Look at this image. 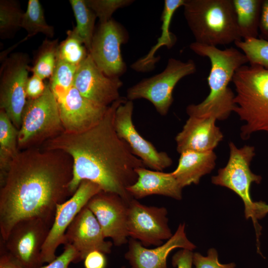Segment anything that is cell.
<instances>
[{"mask_svg":"<svg viewBox=\"0 0 268 268\" xmlns=\"http://www.w3.org/2000/svg\"><path fill=\"white\" fill-rule=\"evenodd\" d=\"M78 67L57 59L54 72L50 78V87L57 101L63 98L73 86Z\"/></svg>","mask_w":268,"mask_h":268,"instance_id":"obj_30","label":"cell"},{"mask_svg":"<svg viewBox=\"0 0 268 268\" xmlns=\"http://www.w3.org/2000/svg\"><path fill=\"white\" fill-rule=\"evenodd\" d=\"M235 89L234 112L246 123L241 137L247 139L253 133H268V68L244 65L232 80Z\"/></svg>","mask_w":268,"mask_h":268,"instance_id":"obj_5","label":"cell"},{"mask_svg":"<svg viewBox=\"0 0 268 268\" xmlns=\"http://www.w3.org/2000/svg\"><path fill=\"white\" fill-rule=\"evenodd\" d=\"M251 65L268 68V41L260 38L241 40L234 43Z\"/></svg>","mask_w":268,"mask_h":268,"instance_id":"obj_32","label":"cell"},{"mask_svg":"<svg viewBox=\"0 0 268 268\" xmlns=\"http://www.w3.org/2000/svg\"><path fill=\"white\" fill-rule=\"evenodd\" d=\"M63 252L52 262L39 268H71V263H77V254L75 249L70 245H65Z\"/></svg>","mask_w":268,"mask_h":268,"instance_id":"obj_35","label":"cell"},{"mask_svg":"<svg viewBox=\"0 0 268 268\" xmlns=\"http://www.w3.org/2000/svg\"><path fill=\"white\" fill-rule=\"evenodd\" d=\"M183 6L196 42L217 47L242 40L233 0H185Z\"/></svg>","mask_w":268,"mask_h":268,"instance_id":"obj_4","label":"cell"},{"mask_svg":"<svg viewBox=\"0 0 268 268\" xmlns=\"http://www.w3.org/2000/svg\"><path fill=\"white\" fill-rule=\"evenodd\" d=\"M193 264L196 268H235L234 263L222 264L219 262L218 253L214 248L207 252V256L204 257L200 253L196 252L193 255Z\"/></svg>","mask_w":268,"mask_h":268,"instance_id":"obj_34","label":"cell"},{"mask_svg":"<svg viewBox=\"0 0 268 268\" xmlns=\"http://www.w3.org/2000/svg\"><path fill=\"white\" fill-rule=\"evenodd\" d=\"M18 130L3 110H0V178L7 171L20 151L18 145Z\"/></svg>","mask_w":268,"mask_h":268,"instance_id":"obj_25","label":"cell"},{"mask_svg":"<svg viewBox=\"0 0 268 268\" xmlns=\"http://www.w3.org/2000/svg\"><path fill=\"white\" fill-rule=\"evenodd\" d=\"M263 0H233L240 36L243 40L257 38Z\"/></svg>","mask_w":268,"mask_h":268,"instance_id":"obj_24","label":"cell"},{"mask_svg":"<svg viewBox=\"0 0 268 268\" xmlns=\"http://www.w3.org/2000/svg\"><path fill=\"white\" fill-rule=\"evenodd\" d=\"M102 191L96 184L83 181L74 194L57 206L55 218L42 249L43 263H49L57 257L58 247L64 243L67 230L79 212L94 195Z\"/></svg>","mask_w":268,"mask_h":268,"instance_id":"obj_13","label":"cell"},{"mask_svg":"<svg viewBox=\"0 0 268 268\" xmlns=\"http://www.w3.org/2000/svg\"><path fill=\"white\" fill-rule=\"evenodd\" d=\"M69 2L76 23V26L73 29L82 40L89 52L95 32V22L97 16L87 5L85 0H70Z\"/></svg>","mask_w":268,"mask_h":268,"instance_id":"obj_26","label":"cell"},{"mask_svg":"<svg viewBox=\"0 0 268 268\" xmlns=\"http://www.w3.org/2000/svg\"><path fill=\"white\" fill-rule=\"evenodd\" d=\"M39 76L33 74L29 77L26 86L27 99H35L42 96L45 92L47 84Z\"/></svg>","mask_w":268,"mask_h":268,"instance_id":"obj_36","label":"cell"},{"mask_svg":"<svg viewBox=\"0 0 268 268\" xmlns=\"http://www.w3.org/2000/svg\"><path fill=\"white\" fill-rule=\"evenodd\" d=\"M216 120L213 118L189 117L175 137L177 151L181 153L188 150L213 151L223 138Z\"/></svg>","mask_w":268,"mask_h":268,"instance_id":"obj_20","label":"cell"},{"mask_svg":"<svg viewBox=\"0 0 268 268\" xmlns=\"http://www.w3.org/2000/svg\"><path fill=\"white\" fill-rule=\"evenodd\" d=\"M127 99L121 97L112 103L103 118L91 128L80 132L64 131L42 145V149L61 150L71 158V195L86 180L128 202L133 198L127 188L137 180L136 169L145 166L118 136L114 124L117 107Z\"/></svg>","mask_w":268,"mask_h":268,"instance_id":"obj_2","label":"cell"},{"mask_svg":"<svg viewBox=\"0 0 268 268\" xmlns=\"http://www.w3.org/2000/svg\"><path fill=\"white\" fill-rule=\"evenodd\" d=\"M24 12L13 0H0V37L10 38L21 27Z\"/></svg>","mask_w":268,"mask_h":268,"instance_id":"obj_31","label":"cell"},{"mask_svg":"<svg viewBox=\"0 0 268 268\" xmlns=\"http://www.w3.org/2000/svg\"><path fill=\"white\" fill-rule=\"evenodd\" d=\"M136 181L127 188L132 198L137 200L158 195L179 200L182 198V188L172 173L148 170L145 167L136 169Z\"/></svg>","mask_w":268,"mask_h":268,"instance_id":"obj_21","label":"cell"},{"mask_svg":"<svg viewBox=\"0 0 268 268\" xmlns=\"http://www.w3.org/2000/svg\"><path fill=\"white\" fill-rule=\"evenodd\" d=\"M121 268H125V267H122Z\"/></svg>","mask_w":268,"mask_h":268,"instance_id":"obj_42","label":"cell"},{"mask_svg":"<svg viewBox=\"0 0 268 268\" xmlns=\"http://www.w3.org/2000/svg\"><path fill=\"white\" fill-rule=\"evenodd\" d=\"M229 158L226 166L219 169L217 175L212 176L213 184L226 187L235 192L242 200L245 205V214L247 219L251 218L255 228L257 241L262 227L254 216V202L252 200L250 188L253 183H260L262 177L251 170L250 163L255 155V148L245 145L237 148L232 142L229 143Z\"/></svg>","mask_w":268,"mask_h":268,"instance_id":"obj_7","label":"cell"},{"mask_svg":"<svg viewBox=\"0 0 268 268\" xmlns=\"http://www.w3.org/2000/svg\"><path fill=\"white\" fill-rule=\"evenodd\" d=\"M134 107L133 101L128 99L118 106L114 120L116 132L145 167L162 171L171 165L172 160L166 152L158 151L137 131L133 122Z\"/></svg>","mask_w":268,"mask_h":268,"instance_id":"obj_14","label":"cell"},{"mask_svg":"<svg viewBox=\"0 0 268 268\" xmlns=\"http://www.w3.org/2000/svg\"><path fill=\"white\" fill-rule=\"evenodd\" d=\"M128 203L117 194L101 191L86 205L97 218L105 238H110L116 246L129 241Z\"/></svg>","mask_w":268,"mask_h":268,"instance_id":"obj_15","label":"cell"},{"mask_svg":"<svg viewBox=\"0 0 268 268\" xmlns=\"http://www.w3.org/2000/svg\"><path fill=\"white\" fill-rule=\"evenodd\" d=\"M189 47L196 54L208 58L211 68L207 77L209 94L201 102L188 106L187 113L189 117L226 119L234 112L235 106V94L228 85L236 71L249 63L247 57L233 47L221 50L196 42Z\"/></svg>","mask_w":268,"mask_h":268,"instance_id":"obj_3","label":"cell"},{"mask_svg":"<svg viewBox=\"0 0 268 268\" xmlns=\"http://www.w3.org/2000/svg\"><path fill=\"white\" fill-rule=\"evenodd\" d=\"M192 251L182 249L176 253L172 257V264L177 268H192L193 264Z\"/></svg>","mask_w":268,"mask_h":268,"instance_id":"obj_37","label":"cell"},{"mask_svg":"<svg viewBox=\"0 0 268 268\" xmlns=\"http://www.w3.org/2000/svg\"><path fill=\"white\" fill-rule=\"evenodd\" d=\"M72 160L58 150H20L0 178V233L5 241L19 221L33 217L53 223L57 206L71 195Z\"/></svg>","mask_w":268,"mask_h":268,"instance_id":"obj_1","label":"cell"},{"mask_svg":"<svg viewBox=\"0 0 268 268\" xmlns=\"http://www.w3.org/2000/svg\"><path fill=\"white\" fill-rule=\"evenodd\" d=\"M58 103L64 131L67 132H80L91 128L103 118L109 107L91 102L74 86Z\"/></svg>","mask_w":268,"mask_h":268,"instance_id":"obj_18","label":"cell"},{"mask_svg":"<svg viewBox=\"0 0 268 268\" xmlns=\"http://www.w3.org/2000/svg\"><path fill=\"white\" fill-rule=\"evenodd\" d=\"M0 243V268H25Z\"/></svg>","mask_w":268,"mask_h":268,"instance_id":"obj_39","label":"cell"},{"mask_svg":"<svg viewBox=\"0 0 268 268\" xmlns=\"http://www.w3.org/2000/svg\"><path fill=\"white\" fill-rule=\"evenodd\" d=\"M21 27L28 33L23 41L39 33L51 38L55 34L54 27L46 21L44 10L39 0H28L26 10L23 13Z\"/></svg>","mask_w":268,"mask_h":268,"instance_id":"obj_27","label":"cell"},{"mask_svg":"<svg viewBox=\"0 0 268 268\" xmlns=\"http://www.w3.org/2000/svg\"><path fill=\"white\" fill-rule=\"evenodd\" d=\"M87 5L95 13L99 23L111 20L113 14L118 9L132 4L133 0H85Z\"/></svg>","mask_w":268,"mask_h":268,"instance_id":"obj_33","label":"cell"},{"mask_svg":"<svg viewBox=\"0 0 268 268\" xmlns=\"http://www.w3.org/2000/svg\"><path fill=\"white\" fill-rule=\"evenodd\" d=\"M164 207L147 206L133 198L128 203L127 230L129 237L144 247L158 246L173 235L168 226Z\"/></svg>","mask_w":268,"mask_h":268,"instance_id":"obj_12","label":"cell"},{"mask_svg":"<svg viewBox=\"0 0 268 268\" xmlns=\"http://www.w3.org/2000/svg\"><path fill=\"white\" fill-rule=\"evenodd\" d=\"M64 131L57 100L47 83L42 96L27 100L18 130V148L38 147Z\"/></svg>","mask_w":268,"mask_h":268,"instance_id":"obj_6","label":"cell"},{"mask_svg":"<svg viewBox=\"0 0 268 268\" xmlns=\"http://www.w3.org/2000/svg\"><path fill=\"white\" fill-rule=\"evenodd\" d=\"M67 34V38L59 45L58 59L78 67L89 52L73 29L68 30Z\"/></svg>","mask_w":268,"mask_h":268,"instance_id":"obj_29","label":"cell"},{"mask_svg":"<svg viewBox=\"0 0 268 268\" xmlns=\"http://www.w3.org/2000/svg\"><path fill=\"white\" fill-rule=\"evenodd\" d=\"M216 159L213 151H185L180 153L178 166L171 173L182 189L192 184H198L203 176L214 169Z\"/></svg>","mask_w":268,"mask_h":268,"instance_id":"obj_22","label":"cell"},{"mask_svg":"<svg viewBox=\"0 0 268 268\" xmlns=\"http://www.w3.org/2000/svg\"><path fill=\"white\" fill-rule=\"evenodd\" d=\"M58 39H45L39 47L30 70L44 80L50 78L55 69L58 52Z\"/></svg>","mask_w":268,"mask_h":268,"instance_id":"obj_28","label":"cell"},{"mask_svg":"<svg viewBox=\"0 0 268 268\" xmlns=\"http://www.w3.org/2000/svg\"><path fill=\"white\" fill-rule=\"evenodd\" d=\"M129 38L126 28L113 18L100 23L95 31L89 53L106 75L120 78L126 72L127 66L122 56L121 46Z\"/></svg>","mask_w":268,"mask_h":268,"instance_id":"obj_11","label":"cell"},{"mask_svg":"<svg viewBox=\"0 0 268 268\" xmlns=\"http://www.w3.org/2000/svg\"><path fill=\"white\" fill-rule=\"evenodd\" d=\"M196 69L192 60L183 62L169 58L161 72L144 78L129 88L126 98L131 101L146 99L152 104L159 114L165 116L173 103V92L177 83L185 76L195 73Z\"/></svg>","mask_w":268,"mask_h":268,"instance_id":"obj_8","label":"cell"},{"mask_svg":"<svg viewBox=\"0 0 268 268\" xmlns=\"http://www.w3.org/2000/svg\"><path fill=\"white\" fill-rule=\"evenodd\" d=\"M71 245L77 254V263L84 260L90 252H111L113 243L105 240L100 225L92 212L85 205L66 231L64 245Z\"/></svg>","mask_w":268,"mask_h":268,"instance_id":"obj_17","label":"cell"},{"mask_svg":"<svg viewBox=\"0 0 268 268\" xmlns=\"http://www.w3.org/2000/svg\"><path fill=\"white\" fill-rule=\"evenodd\" d=\"M123 84L120 78L106 75L89 53L78 67L73 82V86L83 96L103 107H109L121 97L119 90Z\"/></svg>","mask_w":268,"mask_h":268,"instance_id":"obj_16","label":"cell"},{"mask_svg":"<svg viewBox=\"0 0 268 268\" xmlns=\"http://www.w3.org/2000/svg\"><path fill=\"white\" fill-rule=\"evenodd\" d=\"M185 0H165L161 16V34L157 43L144 57L139 59L131 65V68L138 72H147L152 70L160 58L154 56L157 51L162 46L171 49L175 44L177 37L170 30L172 18L175 11L183 6Z\"/></svg>","mask_w":268,"mask_h":268,"instance_id":"obj_23","label":"cell"},{"mask_svg":"<svg viewBox=\"0 0 268 268\" xmlns=\"http://www.w3.org/2000/svg\"><path fill=\"white\" fill-rule=\"evenodd\" d=\"M29 59L22 53L11 54L3 62L0 71V109L3 110L19 130L27 99Z\"/></svg>","mask_w":268,"mask_h":268,"instance_id":"obj_9","label":"cell"},{"mask_svg":"<svg viewBox=\"0 0 268 268\" xmlns=\"http://www.w3.org/2000/svg\"><path fill=\"white\" fill-rule=\"evenodd\" d=\"M260 38L268 41V0H263L259 26Z\"/></svg>","mask_w":268,"mask_h":268,"instance_id":"obj_40","label":"cell"},{"mask_svg":"<svg viewBox=\"0 0 268 268\" xmlns=\"http://www.w3.org/2000/svg\"><path fill=\"white\" fill-rule=\"evenodd\" d=\"M254 216L256 220L262 219L268 213V204L262 201L254 202Z\"/></svg>","mask_w":268,"mask_h":268,"instance_id":"obj_41","label":"cell"},{"mask_svg":"<svg viewBox=\"0 0 268 268\" xmlns=\"http://www.w3.org/2000/svg\"><path fill=\"white\" fill-rule=\"evenodd\" d=\"M106 264L105 254L99 251L90 252L84 259L85 268H106Z\"/></svg>","mask_w":268,"mask_h":268,"instance_id":"obj_38","label":"cell"},{"mask_svg":"<svg viewBox=\"0 0 268 268\" xmlns=\"http://www.w3.org/2000/svg\"><path fill=\"white\" fill-rule=\"evenodd\" d=\"M52 223L38 217L21 220L11 229L5 241L6 249L25 268H39L44 264L42 249Z\"/></svg>","mask_w":268,"mask_h":268,"instance_id":"obj_10","label":"cell"},{"mask_svg":"<svg viewBox=\"0 0 268 268\" xmlns=\"http://www.w3.org/2000/svg\"><path fill=\"white\" fill-rule=\"evenodd\" d=\"M185 228V224H180L170 239L153 249H148L139 241L130 238L125 258L131 268H169L167 259L172 251L176 248L193 251L196 247L188 239Z\"/></svg>","mask_w":268,"mask_h":268,"instance_id":"obj_19","label":"cell"}]
</instances>
